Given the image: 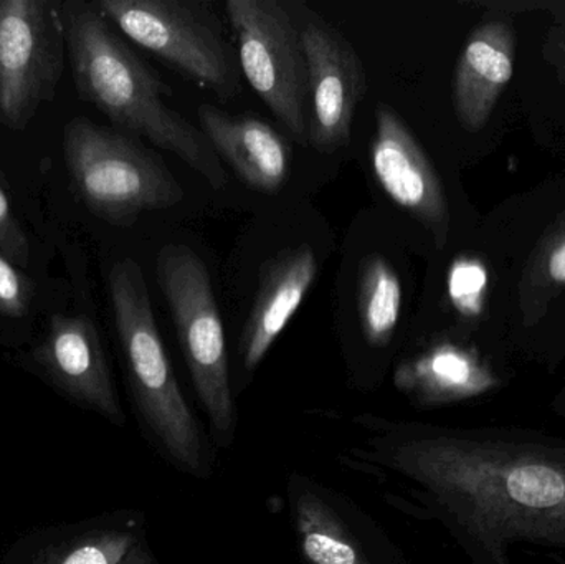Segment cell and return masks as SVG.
<instances>
[{
    "label": "cell",
    "mask_w": 565,
    "mask_h": 564,
    "mask_svg": "<svg viewBox=\"0 0 565 564\" xmlns=\"http://www.w3.org/2000/svg\"><path fill=\"white\" fill-rule=\"evenodd\" d=\"M352 460L391 473L471 564H513L518 545L565 552V439L520 426L451 427L361 419Z\"/></svg>",
    "instance_id": "6da1fadb"
},
{
    "label": "cell",
    "mask_w": 565,
    "mask_h": 564,
    "mask_svg": "<svg viewBox=\"0 0 565 564\" xmlns=\"http://www.w3.org/2000/svg\"><path fill=\"white\" fill-rule=\"evenodd\" d=\"M66 50L83 102L119 128L178 156L214 189L228 175L202 129L166 102L171 89L116 35L96 2H63Z\"/></svg>",
    "instance_id": "7a4b0ae2"
},
{
    "label": "cell",
    "mask_w": 565,
    "mask_h": 564,
    "mask_svg": "<svg viewBox=\"0 0 565 564\" xmlns=\"http://www.w3.org/2000/svg\"><path fill=\"white\" fill-rule=\"evenodd\" d=\"M108 291L129 383L146 426L172 466L199 479L207 477V446L169 363L141 265L132 258L116 262L108 274Z\"/></svg>",
    "instance_id": "3957f363"
},
{
    "label": "cell",
    "mask_w": 565,
    "mask_h": 564,
    "mask_svg": "<svg viewBox=\"0 0 565 564\" xmlns=\"http://www.w3.org/2000/svg\"><path fill=\"white\" fill-rule=\"evenodd\" d=\"M73 191L95 217L129 227L146 212L174 207L185 192L159 156L118 129L73 118L63 129Z\"/></svg>",
    "instance_id": "277c9868"
},
{
    "label": "cell",
    "mask_w": 565,
    "mask_h": 564,
    "mask_svg": "<svg viewBox=\"0 0 565 564\" xmlns=\"http://www.w3.org/2000/svg\"><path fill=\"white\" fill-rule=\"evenodd\" d=\"M156 277L212 433L221 446H231L237 413L224 324L207 265L188 245L169 244L156 257Z\"/></svg>",
    "instance_id": "5b68a950"
},
{
    "label": "cell",
    "mask_w": 565,
    "mask_h": 564,
    "mask_svg": "<svg viewBox=\"0 0 565 564\" xmlns=\"http://www.w3.org/2000/svg\"><path fill=\"white\" fill-rule=\"evenodd\" d=\"M63 2L0 0V125L23 131L65 72Z\"/></svg>",
    "instance_id": "8992f818"
},
{
    "label": "cell",
    "mask_w": 565,
    "mask_h": 564,
    "mask_svg": "<svg viewBox=\"0 0 565 564\" xmlns=\"http://www.w3.org/2000/svg\"><path fill=\"white\" fill-rule=\"evenodd\" d=\"M99 12L129 40L207 86L221 99L241 93L231 46L205 13L179 0H98Z\"/></svg>",
    "instance_id": "52a82bcc"
},
{
    "label": "cell",
    "mask_w": 565,
    "mask_h": 564,
    "mask_svg": "<svg viewBox=\"0 0 565 564\" xmlns=\"http://www.w3.org/2000/svg\"><path fill=\"white\" fill-rule=\"evenodd\" d=\"M245 78L286 131L309 146L308 65L301 33L277 0H228Z\"/></svg>",
    "instance_id": "ba28073f"
},
{
    "label": "cell",
    "mask_w": 565,
    "mask_h": 564,
    "mask_svg": "<svg viewBox=\"0 0 565 564\" xmlns=\"http://www.w3.org/2000/svg\"><path fill=\"white\" fill-rule=\"evenodd\" d=\"M299 33L308 65L309 146L332 155L351 141L355 109L367 93V76L352 43L324 20H308Z\"/></svg>",
    "instance_id": "9c48e42d"
},
{
    "label": "cell",
    "mask_w": 565,
    "mask_h": 564,
    "mask_svg": "<svg viewBox=\"0 0 565 564\" xmlns=\"http://www.w3.org/2000/svg\"><path fill=\"white\" fill-rule=\"evenodd\" d=\"M371 166L385 194L424 225L441 251L450 235L444 182L414 132L384 103L375 111Z\"/></svg>",
    "instance_id": "30bf717a"
},
{
    "label": "cell",
    "mask_w": 565,
    "mask_h": 564,
    "mask_svg": "<svg viewBox=\"0 0 565 564\" xmlns=\"http://www.w3.org/2000/svg\"><path fill=\"white\" fill-rule=\"evenodd\" d=\"M301 550L312 564H405L358 509L296 476L289 483Z\"/></svg>",
    "instance_id": "8fae6325"
},
{
    "label": "cell",
    "mask_w": 565,
    "mask_h": 564,
    "mask_svg": "<svg viewBox=\"0 0 565 564\" xmlns=\"http://www.w3.org/2000/svg\"><path fill=\"white\" fill-rule=\"evenodd\" d=\"M36 363L82 403L116 424L125 423L98 330L86 315H53L35 350Z\"/></svg>",
    "instance_id": "7c38bea8"
},
{
    "label": "cell",
    "mask_w": 565,
    "mask_h": 564,
    "mask_svg": "<svg viewBox=\"0 0 565 564\" xmlns=\"http://www.w3.org/2000/svg\"><path fill=\"white\" fill-rule=\"evenodd\" d=\"M516 43L508 19L487 20L468 36L454 75V108L467 131H481L490 121L513 78Z\"/></svg>",
    "instance_id": "4fadbf2b"
},
{
    "label": "cell",
    "mask_w": 565,
    "mask_h": 564,
    "mask_svg": "<svg viewBox=\"0 0 565 564\" xmlns=\"http://www.w3.org/2000/svg\"><path fill=\"white\" fill-rule=\"evenodd\" d=\"M395 384L420 406L435 407L497 393L507 380L478 348L440 341L398 364Z\"/></svg>",
    "instance_id": "5bb4252c"
},
{
    "label": "cell",
    "mask_w": 565,
    "mask_h": 564,
    "mask_svg": "<svg viewBox=\"0 0 565 564\" xmlns=\"http://www.w3.org/2000/svg\"><path fill=\"white\" fill-rule=\"evenodd\" d=\"M318 275V260L309 245L286 248L265 262L258 275L250 315L241 340L242 363L254 371L267 357Z\"/></svg>",
    "instance_id": "9a60e30c"
},
{
    "label": "cell",
    "mask_w": 565,
    "mask_h": 564,
    "mask_svg": "<svg viewBox=\"0 0 565 564\" xmlns=\"http://www.w3.org/2000/svg\"><path fill=\"white\" fill-rule=\"evenodd\" d=\"M198 118L215 155L242 182L264 194L280 191L288 179L289 148L277 129L257 116H232L212 105L199 106Z\"/></svg>",
    "instance_id": "2e32d148"
},
{
    "label": "cell",
    "mask_w": 565,
    "mask_h": 564,
    "mask_svg": "<svg viewBox=\"0 0 565 564\" xmlns=\"http://www.w3.org/2000/svg\"><path fill=\"white\" fill-rule=\"evenodd\" d=\"M564 290L565 207L541 235L521 274L518 301L523 327H537Z\"/></svg>",
    "instance_id": "e0dca14e"
},
{
    "label": "cell",
    "mask_w": 565,
    "mask_h": 564,
    "mask_svg": "<svg viewBox=\"0 0 565 564\" xmlns=\"http://www.w3.org/2000/svg\"><path fill=\"white\" fill-rule=\"evenodd\" d=\"M401 278L384 255L372 254L359 268L358 313L362 334L372 348H385L401 320Z\"/></svg>",
    "instance_id": "ac0fdd59"
},
{
    "label": "cell",
    "mask_w": 565,
    "mask_h": 564,
    "mask_svg": "<svg viewBox=\"0 0 565 564\" xmlns=\"http://www.w3.org/2000/svg\"><path fill=\"white\" fill-rule=\"evenodd\" d=\"M43 564H154L145 542L132 530L89 533Z\"/></svg>",
    "instance_id": "d6986e66"
},
{
    "label": "cell",
    "mask_w": 565,
    "mask_h": 564,
    "mask_svg": "<svg viewBox=\"0 0 565 564\" xmlns=\"http://www.w3.org/2000/svg\"><path fill=\"white\" fill-rule=\"evenodd\" d=\"M33 284L0 251V317L23 318L32 307Z\"/></svg>",
    "instance_id": "ffe728a7"
},
{
    "label": "cell",
    "mask_w": 565,
    "mask_h": 564,
    "mask_svg": "<svg viewBox=\"0 0 565 564\" xmlns=\"http://www.w3.org/2000/svg\"><path fill=\"white\" fill-rule=\"evenodd\" d=\"M0 251H2L17 267H29L30 241L2 185H0Z\"/></svg>",
    "instance_id": "44dd1931"
},
{
    "label": "cell",
    "mask_w": 565,
    "mask_h": 564,
    "mask_svg": "<svg viewBox=\"0 0 565 564\" xmlns=\"http://www.w3.org/2000/svg\"><path fill=\"white\" fill-rule=\"evenodd\" d=\"M484 284H487V274L483 268L478 267L473 262H461L451 272V297L457 301L458 307L470 310V304L480 297Z\"/></svg>",
    "instance_id": "7402d4cb"
},
{
    "label": "cell",
    "mask_w": 565,
    "mask_h": 564,
    "mask_svg": "<svg viewBox=\"0 0 565 564\" xmlns=\"http://www.w3.org/2000/svg\"><path fill=\"white\" fill-rule=\"evenodd\" d=\"M551 407H553L554 414H557L561 419L565 421V383L564 386L561 387L559 393H557V396L554 397L553 406Z\"/></svg>",
    "instance_id": "603a6c76"
},
{
    "label": "cell",
    "mask_w": 565,
    "mask_h": 564,
    "mask_svg": "<svg viewBox=\"0 0 565 564\" xmlns=\"http://www.w3.org/2000/svg\"><path fill=\"white\" fill-rule=\"evenodd\" d=\"M556 62L559 65L561 72L565 76V33L561 36L559 42L556 45Z\"/></svg>",
    "instance_id": "cb8c5ba5"
}]
</instances>
